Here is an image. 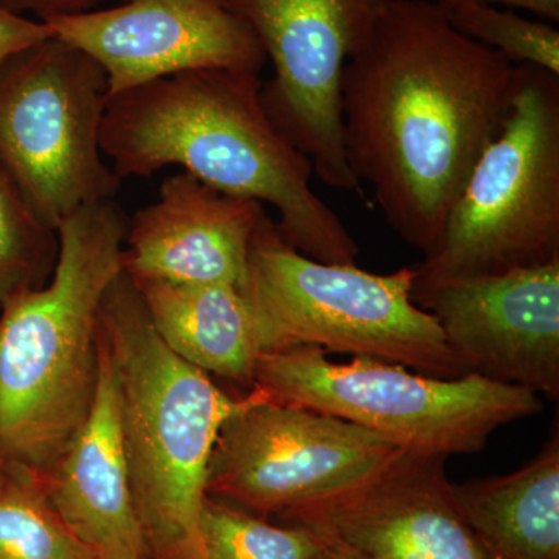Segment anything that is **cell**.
<instances>
[{"instance_id": "obj_1", "label": "cell", "mask_w": 559, "mask_h": 559, "mask_svg": "<svg viewBox=\"0 0 559 559\" xmlns=\"http://www.w3.org/2000/svg\"><path fill=\"white\" fill-rule=\"evenodd\" d=\"M516 66L430 0H384L341 81L345 154L382 215L429 255L500 130Z\"/></svg>"}, {"instance_id": "obj_2", "label": "cell", "mask_w": 559, "mask_h": 559, "mask_svg": "<svg viewBox=\"0 0 559 559\" xmlns=\"http://www.w3.org/2000/svg\"><path fill=\"white\" fill-rule=\"evenodd\" d=\"M260 75L207 69L132 87L108 100L100 145L124 178L178 165L212 189L270 204L282 237L312 260L356 264L359 248L311 186V160L275 127Z\"/></svg>"}, {"instance_id": "obj_3", "label": "cell", "mask_w": 559, "mask_h": 559, "mask_svg": "<svg viewBox=\"0 0 559 559\" xmlns=\"http://www.w3.org/2000/svg\"><path fill=\"white\" fill-rule=\"evenodd\" d=\"M128 219L114 200L58 226L49 283L22 290L0 314V459L49 471L94 403L103 300L123 274Z\"/></svg>"}, {"instance_id": "obj_4", "label": "cell", "mask_w": 559, "mask_h": 559, "mask_svg": "<svg viewBox=\"0 0 559 559\" xmlns=\"http://www.w3.org/2000/svg\"><path fill=\"white\" fill-rule=\"evenodd\" d=\"M100 334L119 384L132 500L148 559H205L209 460L246 396L224 392L160 341L124 271L103 300Z\"/></svg>"}, {"instance_id": "obj_5", "label": "cell", "mask_w": 559, "mask_h": 559, "mask_svg": "<svg viewBox=\"0 0 559 559\" xmlns=\"http://www.w3.org/2000/svg\"><path fill=\"white\" fill-rule=\"evenodd\" d=\"M414 267L373 274L356 264L312 260L294 249L266 215L241 286L260 353L318 347L401 364L441 380L465 377L439 322L412 299Z\"/></svg>"}, {"instance_id": "obj_6", "label": "cell", "mask_w": 559, "mask_h": 559, "mask_svg": "<svg viewBox=\"0 0 559 559\" xmlns=\"http://www.w3.org/2000/svg\"><path fill=\"white\" fill-rule=\"evenodd\" d=\"M559 260V75L516 66L509 112L448 213L412 290Z\"/></svg>"}, {"instance_id": "obj_7", "label": "cell", "mask_w": 559, "mask_h": 559, "mask_svg": "<svg viewBox=\"0 0 559 559\" xmlns=\"http://www.w3.org/2000/svg\"><path fill=\"white\" fill-rule=\"evenodd\" d=\"M369 356L337 364L322 348L294 347L260 353L253 388L275 403L342 418L406 450L443 457L479 452L500 426L543 412L538 395L525 389L474 373L441 380Z\"/></svg>"}, {"instance_id": "obj_8", "label": "cell", "mask_w": 559, "mask_h": 559, "mask_svg": "<svg viewBox=\"0 0 559 559\" xmlns=\"http://www.w3.org/2000/svg\"><path fill=\"white\" fill-rule=\"evenodd\" d=\"M108 100L100 64L55 35L0 68V164L50 229L119 191L100 145Z\"/></svg>"}, {"instance_id": "obj_9", "label": "cell", "mask_w": 559, "mask_h": 559, "mask_svg": "<svg viewBox=\"0 0 559 559\" xmlns=\"http://www.w3.org/2000/svg\"><path fill=\"white\" fill-rule=\"evenodd\" d=\"M406 448L345 419L250 389L209 460V498L267 520L367 479Z\"/></svg>"}, {"instance_id": "obj_10", "label": "cell", "mask_w": 559, "mask_h": 559, "mask_svg": "<svg viewBox=\"0 0 559 559\" xmlns=\"http://www.w3.org/2000/svg\"><path fill=\"white\" fill-rule=\"evenodd\" d=\"M259 38L274 76L261 100L329 187L356 190L345 154L341 81L384 0H227Z\"/></svg>"}, {"instance_id": "obj_11", "label": "cell", "mask_w": 559, "mask_h": 559, "mask_svg": "<svg viewBox=\"0 0 559 559\" xmlns=\"http://www.w3.org/2000/svg\"><path fill=\"white\" fill-rule=\"evenodd\" d=\"M46 24L100 64L109 98L191 70L260 75L267 61L255 33L227 0H127Z\"/></svg>"}, {"instance_id": "obj_12", "label": "cell", "mask_w": 559, "mask_h": 559, "mask_svg": "<svg viewBox=\"0 0 559 559\" xmlns=\"http://www.w3.org/2000/svg\"><path fill=\"white\" fill-rule=\"evenodd\" d=\"M466 373L559 399V260L412 290Z\"/></svg>"}, {"instance_id": "obj_13", "label": "cell", "mask_w": 559, "mask_h": 559, "mask_svg": "<svg viewBox=\"0 0 559 559\" xmlns=\"http://www.w3.org/2000/svg\"><path fill=\"white\" fill-rule=\"evenodd\" d=\"M444 460L404 450L359 484L278 521L374 559H492L455 502Z\"/></svg>"}, {"instance_id": "obj_14", "label": "cell", "mask_w": 559, "mask_h": 559, "mask_svg": "<svg viewBox=\"0 0 559 559\" xmlns=\"http://www.w3.org/2000/svg\"><path fill=\"white\" fill-rule=\"evenodd\" d=\"M263 204L212 189L180 171L128 221L123 270L132 280L241 288Z\"/></svg>"}, {"instance_id": "obj_15", "label": "cell", "mask_w": 559, "mask_h": 559, "mask_svg": "<svg viewBox=\"0 0 559 559\" xmlns=\"http://www.w3.org/2000/svg\"><path fill=\"white\" fill-rule=\"evenodd\" d=\"M40 480L58 516L95 557L148 559L132 500L119 384L100 326L94 403Z\"/></svg>"}, {"instance_id": "obj_16", "label": "cell", "mask_w": 559, "mask_h": 559, "mask_svg": "<svg viewBox=\"0 0 559 559\" xmlns=\"http://www.w3.org/2000/svg\"><path fill=\"white\" fill-rule=\"evenodd\" d=\"M132 283L151 325L175 355L204 373L253 388L260 348L252 311L241 288L224 283Z\"/></svg>"}, {"instance_id": "obj_17", "label": "cell", "mask_w": 559, "mask_h": 559, "mask_svg": "<svg viewBox=\"0 0 559 559\" xmlns=\"http://www.w3.org/2000/svg\"><path fill=\"white\" fill-rule=\"evenodd\" d=\"M463 518L492 559H559V430L524 468L452 484Z\"/></svg>"}, {"instance_id": "obj_18", "label": "cell", "mask_w": 559, "mask_h": 559, "mask_svg": "<svg viewBox=\"0 0 559 559\" xmlns=\"http://www.w3.org/2000/svg\"><path fill=\"white\" fill-rule=\"evenodd\" d=\"M51 507L35 471L5 463L0 479V559H95Z\"/></svg>"}, {"instance_id": "obj_19", "label": "cell", "mask_w": 559, "mask_h": 559, "mask_svg": "<svg viewBox=\"0 0 559 559\" xmlns=\"http://www.w3.org/2000/svg\"><path fill=\"white\" fill-rule=\"evenodd\" d=\"M58 257V234L39 219L0 164V307L46 285Z\"/></svg>"}, {"instance_id": "obj_20", "label": "cell", "mask_w": 559, "mask_h": 559, "mask_svg": "<svg viewBox=\"0 0 559 559\" xmlns=\"http://www.w3.org/2000/svg\"><path fill=\"white\" fill-rule=\"evenodd\" d=\"M205 559H314L318 536L297 525H274L248 511L205 498L201 514Z\"/></svg>"}, {"instance_id": "obj_21", "label": "cell", "mask_w": 559, "mask_h": 559, "mask_svg": "<svg viewBox=\"0 0 559 559\" xmlns=\"http://www.w3.org/2000/svg\"><path fill=\"white\" fill-rule=\"evenodd\" d=\"M444 13L452 27L498 51L511 64L536 66L559 75V32L550 22L525 20L514 11L481 3H466Z\"/></svg>"}, {"instance_id": "obj_22", "label": "cell", "mask_w": 559, "mask_h": 559, "mask_svg": "<svg viewBox=\"0 0 559 559\" xmlns=\"http://www.w3.org/2000/svg\"><path fill=\"white\" fill-rule=\"evenodd\" d=\"M53 35L49 24L14 13L0 3V68L14 55Z\"/></svg>"}, {"instance_id": "obj_23", "label": "cell", "mask_w": 559, "mask_h": 559, "mask_svg": "<svg viewBox=\"0 0 559 559\" xmlns=\"http://www.w3.org/2000/svg\"><path fill=\"white\" fill-rule=\"evenodd\" d=\"M103 2L106 0H0L2 5L14 13L22 16L32 14L35 20L43 22L97 10Z\"/></svg>"}, {"instance_id": "obj_24", "label": "cell", "mask_w": 559, "mask_h": 559, "mask_svg": "<svg viewBox=\"0 0 559 559\" xmlns=\"http://www.w3.org/2000/svg\"><path fill=\"white\" fill-rule=\"evenodd\" d=\"M440 9H454L466 3H481V5H503L509 9L532 11L536 16L543 17L550 24L559 22V0H430Z\"/></svg>"}, {"instance_id": "obj_25", "label": "cell", "mask_w": 559, "mask_h": 559, "mask_svg": "<svg viewBox=\"0 0 559 559\" xmlns=\"http://www.w3.org/2000/svg\"><path fill=\"white\" fill-rule=\"evenodd\" d=\"M316 536H318V550L314 559H374L329 536L319 535V533H316Z\"/></svg>"}, {"instance_id": "obj_26", "label": "cell", "mask_w": 559, "mask_h": 559, "mask_svg": "<svg viewBox=\"0 0 559 559\" xmlns=\"http://www.w3.org/2000/svg\"><path fill=\"white\" fill-rule=\"evenodd\" d=\"M3 469H5V462L0 459V479H2Z\"/></svg>"}, {"instance_id": "obj_27", "label": "cell", "mask_w": 559, "mask_h": 559, "mask_svg": "<svg viewBox=\"0 0 559 559\" xmlns=\"http://www.w3.org/2000/svg\"><path fill=\"white\" fill-rule=\"evenodd\" d=\"M95 559H98V558H95Z\"/></svg>"}]
</instances>
